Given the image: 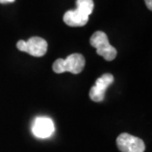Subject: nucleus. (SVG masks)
Masks as SVG:
<instances>
[{
	"label": "nucleus",
	"instance_id": "39448f33",
	"mask_svg": "<svg viewBox=\"0 0 152 152\" xmlns=\"http://www.w3.org/2000/svg\"><path fill=\"white\" fill-rule=\"evenodd\" d=\"M114 82V76L111 73H105L96 80V83L90 89L89 97L93 102H102L105 99V93L108 87Z\"/></svg>",
	"mask_w": 152,
	"mask_h": 152
},
{
	"label": "nucleus",
	"instance_id": "f03ea898",
	"mask_svg": "<svg viewBox=\"0 0 152 152\" xmlns=\"http://www.w3.org/2000/svg\"><path fill=\"white\" fill-rule=\"evenodd\" d=\"M90 45L95 48L97 53L107 61H112L117 56V50L109 42L108 36L104 32L97 31L94 33L90 38Z\"/></svg>",
	"mask_w": 152,
	"mask_h": 152
},
{
	"label": "nucleus",
	"instance_id": "0eeeda50",
	"mask_svg": "<svg viewBox=\"0 0 152 152\" xmlns=\"http://www.w3.org/2000/svg\"><path fill=\"white\" fill-rule=\"evenodd\" d=\"M89 16L82 14L78 10H69L63 16V21L69 27H83L87 24Z\"/></svg>",
	"mask_w": 152,
	"mask_h": 152
},
{
	"label": "nucleus",
	"instance_id": "20e7f679",
	"mask_svg": "<svg viewBox=\"0 0 152 152\" xmlns=\"http://www.w3.org/2000/svg\"><path fill=\"white\" fill-rule=\"evenodd\" d=\"M117 146L121 152H144L145 150V144L142 139L126 132L118 136Z\"/></svg>",
	"mask_w": 152,
	"mask_h": 152
},
{
	"label": "nucleus",
	"instance_id": "1a4fd4ad",
	"mask_svg": "<svg viewBox=\"0 0 152 152\" xmlns=\"http://www.w3.org/2000/svg\"><path fill=\"white\" fill-rule=\"evenodd\" d=\"M145 1V4H146L147 8L149 10H152V0H144Z\"/></svg>",
	"mask_w": 152,
	"mask_h": 152
},
{
	"label": "nucleus",
	"instance_id": "423d86ee",
	"mask_svg": "<svg viewBox=\"0 0 152 152\" xmlns=\"http://www.w3.org/2000/svg\"><path fill=\"white\" fill-rule=\"evenodd\" d=\"M32 130L37 137L48 138L54 132V124L48 117H38L35 118Z\"/></svg>",
	"mask_w": 152,
	"mask_h": 152
},
{
	"label": "nucleus",
	"instance_id": "9d476101",
	"mask_svg": "<svg viewBox=\"0 0 152 152\" xmlns=\"http://www.w3.org/2000/svg\"><path fill=\"white\" fill-rule=\"evenodd\" d=\"M15 0H0V3H1V4H6V3H12Z\"/></svg>",
	"mask_w": 152,
	"mask_h": 152
},
{
	"label": "nucleus",
	"instance_id": "6e6552de",
	"mask_svg": "<svg viewBox=\"0 0 152 152\" xmlns=\"http://www.w3.org/2000/svg\"><path fill=\"white\" fill-rule=\"evenodd\" d=\"M76 10L86 16H90L94 9V2L93 0H76Z\"/></svg>",
	"mask_w": 152,
	"mask_h": 152
},
{
	"label": "nucleus",
	"instance_id": "7ed1b4c3",
	"mask_svg": "<svg viewBox=\"0 0 152 152\" xmlns=\"http://www.w3.org/2000/svg\"><path fill=\"white\" fill-rule=\"evenodd\" d=\"M17 48L21 51L29 53L30 56L41 57L48 51V42L39 37H32L28 41H19L17 42Z\"/></svg>",
	"mask_w": 152,
	"mask_h": 152
},
{
	"label": "nucleus",
	"instance_id": "f257e3e1",
	"mask_svg": "<svg viewBox=\"0 0 152 152\" xmlns=\"http://www.w3.org/2000/svg\"><path fill=\"white\" fill-rule=\"evenodd\" d=\"M85 66V58L80 53H72L65 59L58 58L53 62V70L57 74L63 72H70L72 74H79Z\"/></svg>",
	"mask_w": 152,
	"mask_h": 152
}]
</instances>
